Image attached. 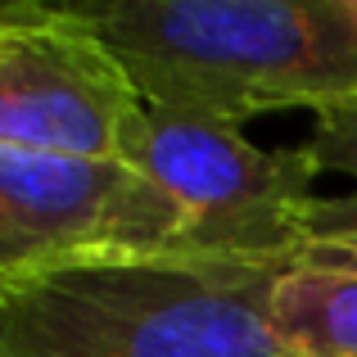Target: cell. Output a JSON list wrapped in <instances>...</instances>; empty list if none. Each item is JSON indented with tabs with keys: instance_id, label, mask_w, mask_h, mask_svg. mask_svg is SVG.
<instances>
[{
	"instance_id": "cell-1",
	"label": "cell",
	"mask_w": 357,
	"mask_h": 357,
	"mask_svg": "<svg viewBox=\"0 0 357 357\" xmlns=\"http://www.w3.org/2000/svg\"><path fill=\"white\" fill-rule=\"evenodd\" d=\"M140 100L244 127L357 96V0H105L77 5Z\"/></svg>"
},
{
	"instance_id": "cell-2",
	"label": "cell",
	"mask_w": 357,
	"mask_h": 357,
	"mask_svg": "<svg viewBox=\"0 0 357 357\" xmlns=\"http://www.w3.org/2000/svg\"><path fill=\"white\" fill-rule=\"evenodd\" d=\"M289 267L109 253L0 289V357H285L267 298Z\"/></svg>"
},
{
	"instance_id": "cell-3",
	"label": "cell",
	"mask_w": 357,
	"mask_h": 357,
	"mask_svg": "<svg viewBox=\"0 0 357 357\" xmlns=\"http://www.w3.org/2000/svg\"><path fill=\"white\" fill-rule=\"evenodd\" d=\"M118 163L154 181L176 208L172 253L294 267L312 240L321 167L307 145L267 149L236 122L140 100L122 127Z\"/></svg>"
},
{
	"instance_id": "cell-4",
	"label": "cell",
	"mask_w": 357,
	"mask_h": 357,
	"mask_svg": "<svg viewBox=\"0 0 357 357\" xmlns=\"http://www.w3.org/2000/svg\"><path fill=\"white\" fill-rule=\"evenodd\" d=\"M140 91L77 5L0 9V149L114 163Z\"/></svg>"
},
{
	"instance_id": "cell-5",
	"label": "cell",
	"mask_w": 357,
	"mask_h": 357,
	"mask_svg": "<svg viewBox=\"0 0 357 357\" xmlns=\"http://www.w3.org/2000/svg\"><path fill=\"white\" fill-rule=\"evenodd\" d=\"M176 208L127 163L0 149V289L109 253H172Z\"/></svg>"
},
{
	"instance_id": "cell-6",
	"label": "cell",
	"mask_w": 357,
	"mask_h": 357,
	"mask_svg": "<svg viewBox=\"0 0 357 357\" xmlns=\"http://www.w3.org/2000/svg\"><path fill=\"white\" fill-rule=\"evenodd\" d=\"M285 357H357V271L289 267L267 298Z\"/></svg>"
},
{
	"instance_id": "cell-7",
	"label": "cell",
	"mask_w": 357,
	"mask_h": 357,
	"mask_svg": "<svg viewBox=\"0 0 357 357\" xmlns=\"http://www.w3.org/2000/svg\"><path fill=\"white\" fill-rule=\"evenodd\" d=\"M307 154L317 158L321 172H344L353 181L344 195H317L312 240H357V96L312 114Z\"/></svg>"
},
{
	"instance_id": "cell-8",
	"label": "cell",
	"mask_w": 357,
	"mask_h": 357,
	"mask_svg": "<svg viewBox=\"0 0 357 357\" xmlns=\"http://www.w3.org/2000/svg\"><path fill=\"white\" fill-rule=\"evenodd\" d=\"M298 262H307V267H331V271H357V240H312Z\"/></svg>"
}]
</instances>
